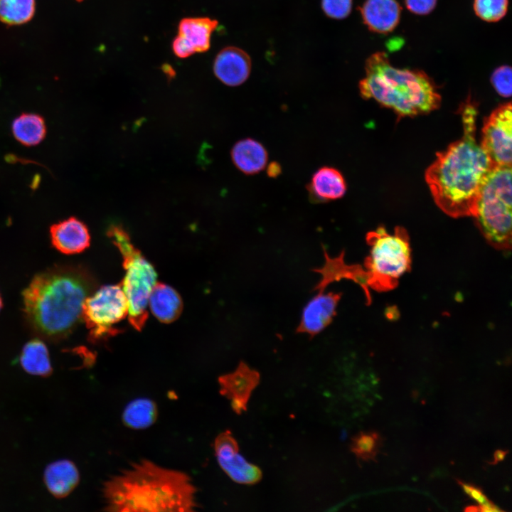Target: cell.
<instances>
[{"label":"cell","instance_id":"obj_1","mask_svg":"<svg viewBox=\"0 0 512 512\" xmlns=\"http://www.w3.org/2000/svg\"><path fill=\"white\" fill-rule=\"evenodd\" d=\"M461 114L462 137L437 153L425 173L435 203L454 218L474 215L483 185L496 166L476 140L477 110L469 98Z\"/></svg>","mask_w":512,"mask_h":512},{"label":"cell","instance_id":"obj_2","mask_svg":"<svg viewBox=\"0 0 512 512\" xmlns=\"http://www.w3.org/2000/svg\"><path fill=\"white\" fill-rule=\"evenodd\" d=\"M101 496L103 511L110 512H191L199 506L198 489L188 474L148 459L109 476Z\"/></svg>","mask_w":512,"mask_h":512},{"label":"cell","instance_id":"obj_3","mask_svg":"<svg viewBox=\"0 0 512 512\" xmlns=\"http://www.w3.org/2000/svg\"><path fill=\"white\" fill-rule=\"evenodd\" d=\"M97 289L92 274L80 266H57L36 274L23 292L28 324L41 337L58 341L82 320L83 304Z\"/></svg>","mask_w":512,"mask_h":512},{"label":"cell","instance_id":"obj_4","mask_svg":"<svg viewBox=\"0 0 512 512\" xmlns=\"http://www.w3.org/2000/svg\"><path fill=\"white\" fill-rule=\"evenodd\" d=\"M366 77L359 82L364 99H373L399 117H414L437 109L441 96L433 80L422 70L400 69L383 52L366 61Z\"/></svg>","mask_w":512,"mask_h":512},{"label":"cell","instance_id":"obj_5","mask_svg":"<svg viewBox=\"0 0 512 512\" xmlns=\"http://www.w3.org/2000/svg\"><path fill=\"white\" fill-rule=\"evenodd\" d=\"M473 217L494 248L511 247V166H496L481 188Z\"/></svg>","mask_w":512,"mask_h":512},{"label":"cell","instance_id":"obj_6","mask_svg":"<svg viewBox=\"0 0 512 512\" xmlns=\"http://www.w3.org/2000/svg\"><path fill=\"white\" fill-rule=\"evenodd\" d=\"M369 255L365 260L368 287L379 291L394 289L411 265L410 239L406 230L396 227L393 233L379 227L368 233Z\"/></svg>","mask_w":512,"mask_h":512},{"label":"cell","instance_id":"obj_7","mask_svg":"<svg viewBox=\"0 0 512 512\" xmlns=\"http://www.w3.org/2000/svg\"><path fill=\"white\" fill-rule=\"evenodd\" d=\"M108 237L117 246L123 258L124 277L121 283L128 303V319L132 326L141 331L147 319V304L157 274L154 266L132 243L127 233L113 225Z\"/></svg>","mask_w":512,"mask_h":512},{"label":"cell","instance_id":"obj_8","mask_svg":"<svg viewBox=\"0 0 512 512\" xmlns=\"http://www.w3.org/2000/svg\"><path fill=\"white\" fill-rule=\"evenodd\" d=\"M128 315V303L119 284L95 289L87 297L82 309V319L89 331V339L97 343L119 333L114 327Z\"/></svg>","mask_w":512,"mask_h":512},{"label":"cell","instance_id":"obj_9","mask_svg":"<svg viewBox=\"0 0 512 512\" xmlns=\"http://www.w3.org/2000/svg\"><path fill=\"white\" fill-rule=\"evenodd\" d=\"M511 103L496 107L484 120L481 146L495 166H511L512 152Z\"/></svg>","mask_w":512,"mask_h":512},{"label":"cell","instance_id":"obj_10","mask_svg":"<svg viewBox=\"0 0 512 512\" xmlns=\"http://www.w3.org/2000/svg\"><path fill=\"white\" fill-rule=\"evenodd\" d=\"M213 446L219 466L233 481L249 485L260 481L261 469L249 463L239 453L238 443L229 430L220 433L215 437Z\"/></svg>","mask_w":512,"mask_h":512},{"label":"cell","instance_id":"obj_11","mask_svg":"<svg viewBox=\"0 0 512 512\" xmlns=\"http://www.w3.org/2000/svg\"><path fill=\"white\" fill-rule=\"evenodd\" d=\"M218 21L207 17L184 18L178 27V35L172 42L175 55L185 58L196 53L207 51L210 46V37Z\"/></svg>","mask_w":512,"mask_h":512},{"label":"cell","instance_id":"obj_12","mask_svg":"<svg viewBox=\"0 0 512 512\" xmlns=\"http://www.w3.org/2000/svg\"><path fill=\"white\" fill-rule=\"evenodd\" d=\"M260 380L259 373L241 361L234 371L220 376L218 382L220 394L230 400L235 412L241 414Z\"/></svg>","mask_w":512,"mask_h":512},{"label":"cell","instance_id":"obj_13","mask_svg":"<svg viewBox=\"0 0 512 512\" xmlns=\"http://www.w3.org/2000/svg\"><path fill=\"white\" fill-rule=\"evenodd\" d=\"M341 296V293L318 292L303 309L297 331L314 336L323 331L335 316Z\"/></svg>","mask_w":512,"mask_h":512},{"label":"cell","instance_id":"obj_14","mask_svg":"<svg viewBox=\"0 0 512 512\" xmlns=\"http://www.w3.org/2000/svg\"><path fill=\"white\" fill-rule=\"evenodd\" d=\"M215 75L228 86H238L248 78L251 70V60L243 50L234 46L222 49L213 62Z\"/></svg>","mask_w":512,"mask_h":512},{"label":"cell","instance_id":"obj_15","mask_svg":"<svg viewBox=\"0 0 512 512\" xmlns=\"http://www.w3.org/2000/svg\"><path fill=\"white\" fill-rule=\"evenodd\" d=\"M50 235L54 247L65 255L82 252L90 244L87 227L75 217L53 224L50 228Z\"/></svg>","mask_w":512,"mask_h":512},{"label":"cell","instance_id":"obj_16","mask_svg":"<svg viewBox=\"0 0 512 512\" xmlns=\"http://www.w3.org/2000/svg\"><path fill=\"white\" fill-rule=\"evenodd\" d=\"M325 262L315 272L321 275V279L315 287L318 292H324L326 287L331 282L342 279H349L358 284L366 293L367 302H370V297L367 284V276L365 270L360 265H348L344 262V252L336 257H330L326 250L324 249Z\"/></svg>","mask_w":512,"mask_h":512},{"label":"cell","instance_id":"obj_17","mask_svg":"<svg viewBox=\"0 0 512 512\" xmlns=\"http://www.w3.org/2000/svg\"><path fill=\"white\" fill-rule=\"evenodd\" d=\"M360 10L370 31L387 33L398 25L401 8L396 0H366Z\"/></svg>","mask_w":512,"mask_h":512},{"label":"cell","instance_id":"obj_18","mask_svg":"<svg viewBox=\"0 0 512 512\" xmlns=\"http://www.w3.org/2000/svg\"><path fill=\"white\" fill-rule=\"evenodd\" d=\"M306 188L312 202L324 203L342 198L346 191V183L337 169L323 166L314 174Z\"/></svg>","mask_w":512,"mask_h":512},{"label":"cell","instance_id":"obj_19","mask_svg":"<svg viewBox=\"0 0 512 512\" xmlns=\"http://www.w3.org/2000/svg\"><path fill=\"white\" fill-rule=\"evenodd\" d=\"M43 480L47 489L54 497L63 498L78 485L80 473L73 462L62 459L47 466Z\"/></svg>","mask_w":512,"mask_h":512},{"label":"cell","instance_id":"obj_20","mask_svg":"<svg viewBox=\"0 0 512 512\" xmlns=\"http://www.w3.org/2000/svg\"><path fill=\"white\" fill-rule=\"evenodd\" d=\"M231 158L238 169L247 175H253L265 168L268 154L260 142L246 138L234 144Z\"/></svg>","mask_w":512,"mask_h":512},{"label":"cell","instance_id":"obj_21","mask_svg":"<svg viewBox=\"0 0 512 512\" xmlns=\"http://www.w3.org/2000/svg\"><path fill=\"white\" fill-rule=\"evenodd\" d=\"M154 316L162 323H171L181 315L183 303L178 293L171 287L156 283L150 293L149 302Z\"/></svg>","mask_w":512,"mask_h":512},{"label":"cell","instance_id":"obj_22","mask_svg":"<svg viewBox=\"0 0 512 512\" xmlns=\"http://www.w3.org/2000/svg\"><path fill=\"white\" fill-rule=\"evenodd\" d=\"M19 361L28 374L46 378L53 373L48 348L38 338L32 339L23 346Z\"/></svg>","mask_w":512,"mask_h":512},{"label":"cell","instance_id":"obj_23","mask_svg":"<svg viewBox=\"0 0 512 512\" xmlns=\"http://www.w3.org/2000/svg\"><path fill=\"white\" fill-rule=\"evenodd\" d=\"M157 417V405L148 398L133 399L126 405L122 413L124 425L135 430L149 428L154 424Z\"/></svg>","mask_w":512,"mask_h":512},{"label":"cell","instance_id":"obj_24","mask_svg":"<svg viewBox=\"0 0 512 512\" xmlns=\"http://www.w3.org/2000/svg\"><path fill=\"white\" fill-rule=\"evenodd\" d=\"M12 133L22 144L31 146L41 142L46 134L44 119L39 114L23 113L12 122Z\"/></svg>","mask_w":512,"mask_h":512},{"label":"cell","instance_id":"obj_25","mask_svg":"<svg viewBox=\"0 0 512 512\" xmlns=\"http://www.w3.org/2000/svg\"><path fill=\"white\" fill-rule=\"evenodd\" d=\"M35 0H0V21L9 25L29 21L34 15Z\"/></svg>","mask_w":512,"mask_h":512},{"label":"cell","instance_id":"obj_26","mask_svg":"<svg viewBox=\"0 0 512 512\" xmlns=\"http://www.w3.org/2000/svg\"><path fill=\"white\" fill-rule=\"evenodd\" d=\"M381 446V437L375 432H361L352 438L351 451L363 461L375 460Z\"/></svg>","mask_w":512,"mask_h":512},{"label":"cell","instance_id":"obj_27","mask_svg":"<svg viewBox=\"0 0 512 512\" xmlns=\"http://www.w3.org/2000/svg\"><path fill=\"white\" fill-rule=\"evenodd\" d=\"M508 0H474V9L478 17L487 22L501 19L506 14Z\"/></svg>","mask_w":512,"mask_h":512},{"label":"cell","instance_id":"obj_28","mask_svg":"<svg viewBox=\"0 0 512 512\" xmlns=\"http://www.w3.org/2000/svg\"><path fill=\"white\" fill-rule=\"evenodd\" d=\"M491 82L495 90L502 97H509L511 95V68L508 65H502L496 68L492 73Z\"/></svg>","mask_w":512,"mask_h":512},{"label":"cell","instance_id":"obj_29","mask_svg":"<svg viewBox=\"0 0 512 512\" xmlns=\"http://www.w3.org/2000/svg\"><path fill=\"white\" fill-rule=\"evenodd\" d=\"M321 7L329 17L342 19L351 13L352 0H322Z\"/></svg>","mask_w":512,"mask_h":512},{"label":"cell","instance_id":"obj_30","mask_svg":"<svg viewBox=\"0 0 512 512\" xmlns=\"http://www.w3.org/2000/svg\"><path fill=\"white\" fill-rule=\"evenodd\" d=\"M458 484L462 488L464 493L473 500L476 501L479 505L487 506L493 503L484 494L482 489L472 484L465 483L460 480H457Z\"/></svg>","mask_w":512,"mask_h":512},{"label":"cell","instance_id":"obj_31","mask_svg":"<svg viewBox=\"0 0 512 512\" xmlns=\"http://www.w3.org/2000/svg\"><path fill=\"white\" fill-rule=\"evenodd\" d=\"M437 0H405V4L411 12L425 15L430 13L435 7Z\"/></svg>","mask_w":512,"mask_h":512},{"label":"cell","instance_id":"obj_32","mask_svg":"<svg viewBox=\"0 0 512 512\" xmlns=\"http://www.w3.org/2000/svg\"><path fill=\"white\" fill-rule=\"evenodd\" d=\"M282 172V168L279 164L276 161L271 162L267 166V174L269 177H277Z\"/></svg>","mask_w":512,"mask_h":512},{"label":"cell","instance_id":"obj_33","mask_svg":"<svg viewBox=\"0 0 512 512\" xmlns=\"http://www.w3.org/2000/svg\"><path fill=\"white\" fill-rule=\"evenodd\" d=\"M508 450L497 449L494 453L493 459L489 462V464L494 465L503 461L508 454Z\"/></svg>","mask_w":512,"mask_h":512},{"label":"cell","instance_id":"obj_34","mask_svg":"<svg viewBox=\"0 0 512 512\" xmlns=\"http://www.w3.org/2000/svg\"><path fill=\"white\" fill-rule=\"evenodd\" d=\"M465 511H479V506H468L464 508Z\"/></svg>","mask_w":512,"mask_h":512},{"label":"cell","instance_id":"obj_35","mask_svg":"<svg viewBox=\"0 0 512 512\" xmlns=\"http://www.w3.org/2000/svg\"><path fill=\"white\" fill-rule=\"evenodd\" d=\"M2 306H3V302H2V299H1V294H0V311H1V308H2Z\"/></svg>","mask_w":512,"mask_h":512},{"label":"cell","instance_id":"obj_36","mask_svg":"<svg viewBox=\"0 0 512 512\" xmlns=\"http://www.w3.org/2000/svg\"><path fill=\"white\" fill-rule=\"evenodd\" d=\"M77 1H83V0H77Z\"/></svg>","mask_w":512,"mask_h":512}]
</instances>
